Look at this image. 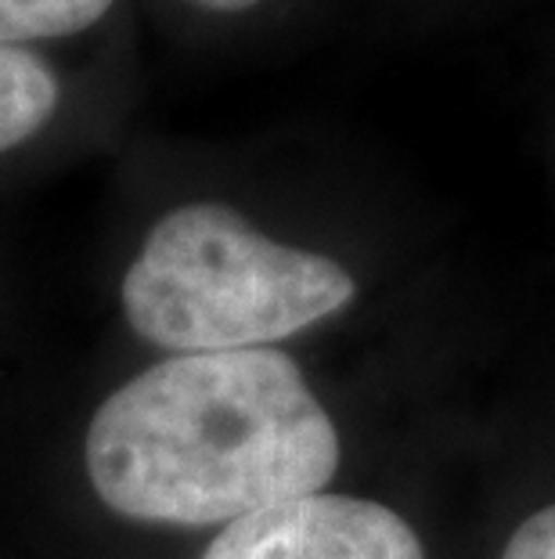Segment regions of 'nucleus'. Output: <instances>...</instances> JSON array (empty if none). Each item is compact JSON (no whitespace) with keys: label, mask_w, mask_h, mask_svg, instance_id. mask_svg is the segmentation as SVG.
I'll return each mask as SVG.
<instances>
[{"label":"nucleus","mask_w":555,"mask_h":559,"mask_svg":"<svg viewBox=\"0 0 555 559\" xmlns=\"http://www.w3.org/2000/svg\"><path fill=\"white\" fill-rule=\"evenodd\" d=\"M84 459L112 513L228 527L322 495L339 466V433L286 354H184L105 397Z\"/></svg>","instance_id":"obj_1"},{"label":"nucleus","mask_w":555,"mask_h":559,"mask_svg":"<svg viewBox=\"0 0 555 559\" xmlns=\"http://www.w3.org/2000/svg\"><path fill=\"white\" fill-rule=\"evenodd\" d=\"M353 293L336 260L267 239L224 202H188L148 231L123 278V311L156 347L224 354L286 340Z\"/></svg>","instance_id":"obj_2"},{"label":"nucleus","mask_w":555,"mask_h":559,"mask_svg":"<svg viewBox=\"0 0 555 559\" xmlns=\"http://www.w3.org/2000/svg\"><path fill=\"white\" fill-rule=\"evenodd\" d=\"M198 559H426V552L394 509L350 495H306L228 523Z\"/></svg>","instance_id":"obj_3"},{"label":"nucleus","mask_w":555,"mask_h":559,"mask_svg":"<svg viewBox=\"0 0 555 559\" xmlns=\"http://www.w3.org/2000/svg\"><path fill=\"white\" fill-rule=\"evenodd\" d=\"M58 109V76L26 47H0V152L29 141Z\"/></svg>","instance_id":"obj_4"},{"label":"nucleus","mask_w":555,"mask_h":559,"mask_svg":"<svg viewBox=\"0 0 555 559\" xmlns=\"http://www.w3.org/2000/svg\"><path fill=\"white\" fill-rule=\"evenodd\" d=\"M116 0H0V47L73 37L112 11Z\"/></svg>","instance_id":"obj_5"},{"label":"nucleus","mask_w":555,"mask_h":559,"mask_svg":"<svg viewBox=\"0 0 555 559\" xmlns=\"http://www.w3.org/2000/svg\"><path fill=\"white\" fill-rule=\"evenodd\" d=\"M502 559H555V506L538 509L534 516L519 523Z\"/></svg>","instance_id":"obj_6"},{"label":"nucleus","mask_w":555,"mask_h":559,"mask_svg":"<svg viewBox=\"0 0 555 559\" xmlns=\"http://www.w3.org/2000/svg\"><path fill=\"white\" fill-rule=\"evenodd\" d=\"M192 4L206 11H245V8H256L260 0H192Z\"/></svg>","instance_id":"obj_7"}]
</instances>
